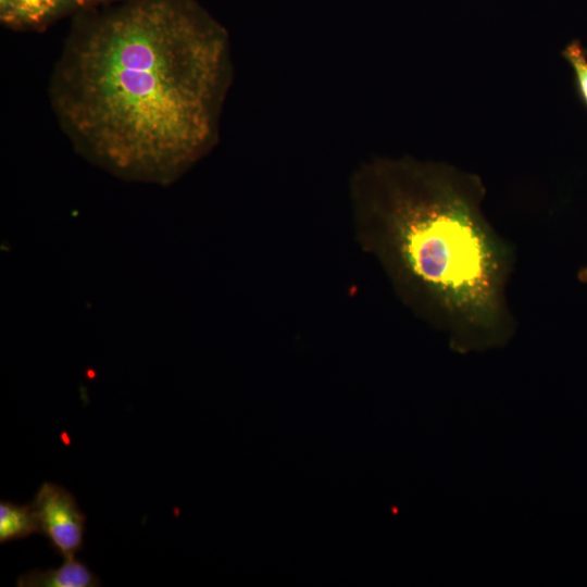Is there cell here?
Listing matches in <instances>:
<instances>
[{
  "mask_svg": "<svg viewBox=\"0 0 587 587\" xmlns=\"http://www.w3.org/2000/svg\"><path fill=\"white\" fill-rule=\"evenodd\" d=\"M232 75L227 32L193 0H130L71 34L49 97L88 160L168 184L215 146Z\"/></svg>",
  "mask_w": 587,
  "mask_h": 587,
  "instance_id": "cell-1",
  "label": "cell"
},
{
  "mask_svg": "<svg viewBox=\"0 0 587 587\" xmlns=\"http://www.w3.org/2000/svg\"><path fill=\"white\" fill-rule=\"evenodd\" d=\"M365 248L415 313L459 353L505 346L515 250L489 223L482 178L411 158L363 164L351 185Z\"/></svg>",
  "mask_w": 587,
  "mask_h": 587,
  "instance_id": "cell-2",
  "label": "cell"
},
{
  "mask_svg": "<svg viewBox=\"0 0 587 587\" xmlns=\"http://www.w3.org/2000/svg\"><path fill=\"white\" fill-rule=\"evenodd\" d=\"M50 547L64 560L75 558L84 545L86 515L64 487L45 482L29 503Z\"/></svg>",
  "mask_w": 587,
  "mask_h": 587,
  "instance_id": "cell-3",
  "label": "cell"
},
{
  "mask_svg": "<svg viewBox=\"0 0 587 587\" xmlns=\"http://www.w3.org/2000/svg\"><path fill=\"white\" fill-rule=\"evenodd\" d=\"M77 9L76 0H0V20L13 29L40 30Z\"/></svg>",
  "mask_w": 587,
  "mask_h": 587,
  "instance_id": "cell-4",
  "label": "cell"
},
{
  "mask_svg": "<svg viewBox=\"0 0 587 587\" xmlns=\"http://www.w3.org/2000/svg\"><path fill=\"white\" fill-rule=\"evenodd\" d=\"M101 582L85 563L74 559L64 560L58 569L33 570L22 574L16 582L18 587H96Z\"/></svg>",
  "mask_w": 587,
  "mask_h": 587,
  "instance_id": "cell-5",
  "label": "cell"
},
{
  "mask_svg": "<svg viewBox=\"0 0 587 587\" xmlns=\"http://www.w3.org/2000/svg\"><path fill=\"white\" fill-rule=\"evenodd\" d=\"M39 533V525L30 504L18 505L1 500L0 502V542L18 540Z\"/></svg>",
  "mask_w": 587,
  "mask_h": 587,
  "instance_id": "cell-6",
  "label": "cell"
},
{
  "mask_svg": "<svg viewBox=\"0 0 587 587\" xmlns=\"http://www.w3.org/2000/svg\"><path fill=\"white\" fill-rule=\"evenodd\" d=\"M562 55L574 72L577 92L587 107V50L578 40H573L563 49Z\"/></svg>",
  "mask_w": 587,
  "mask_h": 587,
  "instance_id": "cell-7",
  "label": "cell"
},
{
  "mask_svg": "<svg viewBox=\"0 0 587 587\" xmlns=\"http://www.w3.org/2000/svg\"><path fill=\"white\" fill-rule=\"evenodd\" d=\"M78 5L82 8H90L93 5L102 4L105 2H111L115 0H76Z\"/></svg>",
  "mask_w": 587,
  "mask_h": 587,
  "instance_id": "cell-8",
  "label": "cell"
},
{
  "mask_svg": "<svg viewBox=\"0 0 587 587\" xmlns=\"http://www.w3.org/2000/svg\"><path fill=\"white\" fill-rule=\"evenodd\" d=\"M577 278L580 283H587V266H584L578 271Z\"/></svg>",
  "mask_w": 587,
  "mask_h": 587,
  "instance_id": "cell-9",
  "label": "cell"
}]
</instances>
